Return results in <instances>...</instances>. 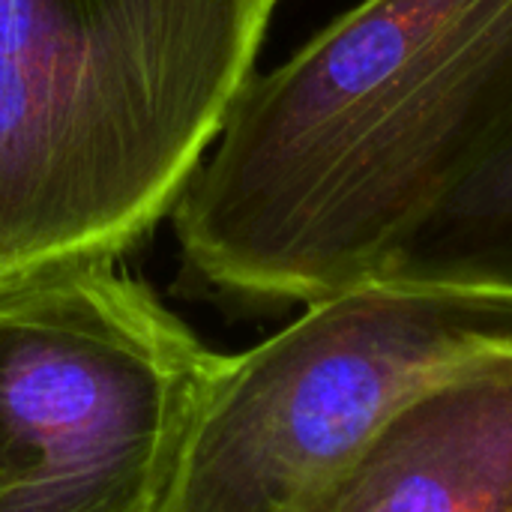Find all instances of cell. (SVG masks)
Here are the masks:
<instances>
[{
  "instance_id": "1",
  "label": "cell",
  "mask_w": 512,
  "mask_h": 512,
  "mask_svg": "<svg viewBox=\"0 0 512 512\" xmlns=\"http://www.w3.org/2000/svg\"><path fill=\"white\" fill-rule=\"evenodd\" d=\"M512 120V0H360L252 72L171 207L183 264L249 303L375 282Z\"/></svg>"
},
{
  "instance_id": "2",
  "label": "cell",
  "mask_w": 512,
  "mask_h": 512,
  "mask_svg": "<svg viewBox=\"0 0 512 512\" xmlns=\"http://www.w3.org/2000/svg\"><path fill=\"white\" fill-rule=\"evenodd\" d=\"M279 0H0V294L171 213Z\"/></svg>"
},
{
  "instance_id": "3",
  "label": "cell",
  "mask_w": 512,
  "mask_h": 512,
  "mask_svg": "<svg viewBox=\"0 0 512 512\" xmlns=\"http://www.w3.org/2000/svg\"><path fill=\"white\" fill-rule=\"evenodd\" d=\"M512 351V294L375 279L222 357L162 512H318L384 420L462 363Z\"/></svg>"
},
{
  "instance_id": "4",
  "label": "cell",
  "mask_w": 512,
  "mask_h": 512,
  "mask_svg": "<svg viewBox=\"0 0 512 512\" xmlns=\"http://www.w3.org/2000/svg\"><path fill=\"white\" fill-rule=\"evenodd\" d=\"M225 354L117 261L0 294V512H162Z\"/></svg>"
},
{
  "instance_id": "5",
  "label": "cell",
  "mask_w": 512,
  "mask_h": 512,
  "mask_svg": "<svg viewBox=\"0 0 512 512\" xmlns=\"http://www.w3.org/2000/svg\"><path fill=\"white\" fill-rule=\"evenodd\" d=\"M318 512H512V351L402 402Z\"/></svg>"
},
{
  "instance_id": "6",
  "label": "cell",
  "mask_w": 512,
  "mask_h": 512,
  "mask_svg": "<svg viewBox=\"0 0 512 512\" xmlns=\"http://www.w3.org/2000/svg\"><path fill=\"white\" fill-rule=\"evenodd\" d=\"M378 279L512 294V120L393 243Z\"/></svg>"
}]
</instances>
